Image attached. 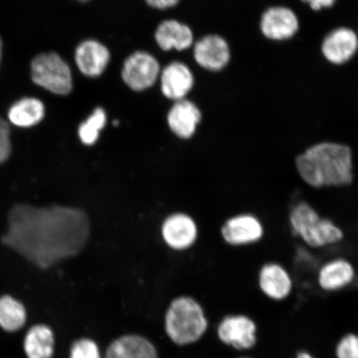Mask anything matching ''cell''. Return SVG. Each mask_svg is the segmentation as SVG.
<instances>
[{
    "mask_svg": "<svg viewBox=\"0 0 358 358\" xmlns=\"http://www.w3.org/2000/svg\"><path fill=\"white\" fill-rule=\"evenodd\" d=\"M90 224L82 210L64 206H13L3 243L21 256L47 268L76 257L88 240Z\"/></svg>",
    "mask_w": 358,
    "mask_h": 358,
    "instance_id": "obj_1",
    "label": "cell"
},
{
    "mask_svg": "<svg viewBox=\"0 0 358 358\" xmlns=\"http://www.w3.org/2000/svg\"><path fill=\"white\" fill-rule=\"evenodd\" d=\"M295 168L316 189L349 186L355 179L352 151L342 143L324 141L307 148L295 159Z\"/></svg>",
    "mask_w": 358,
    "mask_h": 358,
    "instance_id": "obj_2",
    "label": "cell"
},
{
    "mask_svg": "<svg viewBox=\"0 0 358 358\" xmlns=\"http://www.w3.org/2000/svg\"><path fill=\"white\" fill-rule=\"evenodd\" d=\"M289 226L293 234L312 249H322L341 243L343 231L337 224L320 216L307 201H299L289 213Z\"/></svg>",
    "mask_w": 358,
    "mask_h": 358,
    "instance_id": "obj_3",
    "label": "cell"
},
{
    "mask_svg": "<svg viewBox=\"0 0 358 358\" xmlns=\"http://www.w3.org/2000/svg\"><path fill=\"white\" fill-rule=\"evenodd\" d=\"M208 322L195 299L179 297L172 301L165 316V330L178 345L194 343L207 332Z\"/></svg>",
    "mask_w": 358,
    "mask_h": 358,
    "instance_id": "obj_4",
    "label": "cell"
},
{
    "mask_svg": "<svg viewBox=\"0 0 358 358\" xmlns=\"http://www.w3.org/2000/svg\"><path fill=\"white\" fill-rule=\"evenodd\" d=\"M29 73L35 86L57 96H66L73 87L69 64L55 52L38 53L29 62Z\"/></svg>",
    "mask_w": 358,
    "mask_h": 358,
    "instance_id": "obj_5",
    "label": "cell"
},
{
    "mask_svg": "<svg viewBox=\"0 0 358 358\" xmlns=\"http://www.w3.org/2000/svg\"><path fill=\"white\" fill-rule=\"evenodd\" d=\"M217 334L224 345L241 353H249L258 345L259 329L252 316L236 313L222 317L217 325Z\"/></svg>",
    "mask_w": 358,
    "mask_h": 358,
    "instance_id": "obj_6",
    "label": "cell"
},
{
    "mask_svg": "<svg viewBox=\"0 0 358 358\" xmlns=\"http://www.w3.org/2000/svg\"><path fill=\"white\" fill-rule=\"evenodd\" d=\"M257 286L264 298L274 303H283L292 296L294 277L287 267L277 262L264 263L259 268Z\"/></svg>",
    "mask_w": 358,
    "mask_h": 358,
    "instance_id": "obj_7",
    "label": "cell"
},
{
    "mask_svg": "<svg viewBox=\"0 0 358 358\" xmlns=\"http://www.w3.org/2000/svg\"><path fill=\"white\" fill-rule=\"evenodd\" d=\"M160 65L149 52H136L124 61L122 77L125 84L136 92L151 87L160 75Z\"/></svg>",
    "mask_w": 358,
    "mask_h": 358,
    "instance_id": "obj_8",
    "label": "cell"
},
{
    "mask_svg": "<svg viewBox=\"0 0 358 358\" xmlns=\"http://www.w3.org/2000/svg\"><path fill=\"white\" fill-rule=\"evenodd\" d=\"M357 279V270L350 259L334 257L320 266L316 274L317 288L324 293L334 294L351 287Z\"/></svg>",
    "mask_w": 358,
    "mask_h": 358,
    "instance_id": "obj_9",
    "label": "cell"
},
{
    "mask_svg": "<svg viewBox=\"0 0 358 358\" xmlns=\"http://www.w3.org/2000/svg\"><path fill=\"white\" fill-rule=\"evenodd\" d=\"M265 234L263 224L253 214L244 213L232 217L222 228L223 239L234 246H248L259 243Z\"/></svg>",
    "mask_w": 358,
    "mask_h": 358,
    "instance_id": "obj_10",
    "label": "cell"
},
{
    "mask_svg": "<svg viewBox=\"0 0 358 358\" xmlns=\"http://www.w3.org/2000/svg\"><path fill=\"white\" fill-rule=\"evenodd\" d=\"M194 56L203 69L221 71L231 59L229 45L221 36L208 35L194 45Z\"/></svg>",
    "mask_w": 358,
    "mask_h": 358,
    "instance_id": "obj_11",
    "label": "cell"
},
{
    "mask_svg": "<svg viewBox=\"0 0 358 358\" xmlns=\"http://www.w3.org/2000/svg\"><path fill=\"white\" fill-rule=\"evenodd\" d=\"M299 28L298 17L289 8L272 7L262 17L261 30L268 39L281 41L291 38Z\"/></svg>",
    "mask_w": 358,
    "mask_h": 358,
    "instance_id": "obj_12",
    "label": "cell"
},
{
    "mask_svg": "<svg viewBox=\"0 0 358 358\" xmlns=\"http://www.w3.org/2000/svg\"><path fill=\"white\" fill-rule=\"evenodd\" d=\"M74 57L80 73L88 78H96L104 73L108 66L110 53L105 45L90 39L78 45Z\"/></svg>",
    "mask_w": 358,
    "mask_h": 358,
    "instance_id": "obj_13",
    "label": "cell"
},
{
    "mask_svg": "<svg viewBox=\"0 0 358 358\" xmlns=\"http://www.w3.org/2000/svg\"><path fill=\"white\" fill-rule=\"evenodd\" d=\"M358 37L355 31L339 28L331 32L322 44V52L327 60L335 65L345 64L356 55Z\"/></svg>",
    "mask_w": 358,
    "mask_h": 358,
    "instance_id": "obj_14",
    "label": "cell"
},
{
    "mask_svg": "<svg viewBox=\"0 0 358 358\" xmlns=\"http://www.w3.org/2000/svg\"><path fill=\"white\" fill-rule=\"evenodd\" d=\"M161 90L170 100L185 99L194 84L189 67L182 62H173L160 73Z\"/></svg>",
    "mask_w": 358,
    "mask_h": 358,
    "instance_id": "obj_15",
    "label": "cell"
},
{
    "mask_svg": "<svg viewBox=\"0 0 358 358\" xmlns=\"http://www.w3.org/2000/svg\"><path fill=\"white\" fill-rule=\"evenodd\" d=\"M104 358H159L154 344L137 334L124 335L107 348Z\"/></svg>",
    "mask_w": 358,
    "mask_h": 358,
    "instance_id": "obj_16",
    "label": "cell"
},
{
    "mask_svg": "<svg viewBox=\"0 0 358 358\" xmlns=\"http://www.w3.org/2000/svg\"><path fill=\"white\" fill-rule=\"evenodd\" d=\"M163 236L166 243L176 250L189 248L196 238V224L185 214H176L164 223Z\"/></svg>",
    "mask_w": 358,
    "mask_h": 358,
    "instance_id": "obj_17",
    "label": "cell"
},
{
    "mask_svg": "<svg viewBox=\"0 0 358 358\" xmlns=\"http://www.w3.org/2000/svg\"><path fill=\"white\" fill-rule=\"evenodd\" d=\"M155 37L156 43L164 51L173 49L177 51L186 50L194 43V34L189 27L173 20L161 22Z\"/></svg>",
    "mask_w": 358,
    "mask_h": 358,
    "instance_id": "obj_18",
    "label": "cell"
},
{
    "mask_svg": "<svg viewBox=\"0 0 358 358\" xmlns=\"http://www.w3.org/2000/svg\"><path fill=\"white\" fill-rule=\"evenodd\" d=\"M201 112L194 103L185 99L177 101L169 112L168 123L177 136L190 138L201 122Z\"/></svg>",
    "mask_w": 358,
    "mask_h": 358,
    "instance_id": "obj_19",
    "label": "cell"
},
{
    "mask_svg": "<svg viewBox=\"0 0 358 358\" xmlns=\"http://www.w3.org/2000/svg\"><path fill=\"white\" fill-rule=\"evenodd\" d=\"M44 115L43 102L34 96L21 97L8 110V122L20 128L34 127L42 122Z\"/></svg>",
    "mask_w": 358,
    "mask_h": 358,
    "instance_id": "obj_20",
    "label": "cell"
},
{
    "mask_svg": "<svg viewBox=\"0 0 358 358\" xmlns=\"http://www.w3.org/2000/svg\"><path fill=\"white\" fill-rule=\"evenodd\" d=\"M24 350L29 358H52L55 352V335L47 325H36L24 340Z\"/></svg>",
    "mask_w": 358,
    "mask_h": 358,
    "instance_id": "obj_21",
    "label": "cell"
},
{
    "mask_svg": "<svg viewBox=\"0 0 358 358\" xmlns=\"http://www.w3.org/2000/svg\"><path fill=\"white\" fill-rule=\"evenodd\" d=\"M27 319L22 304L10 296L0 298V327L8 332H15L24 327Z\"/></svg>",
    "mask_w": 358,
    "mask_h": 358,
    "instance_id": "obj_22",
    "label": "cell"
},
{
    "mask_svg": "<svg viewBox=\"0 0 358 358\" xmlns=\"http://www.w3.org/2000/svg\"><path fill=\"white\" fill-rule=\"evenodd\" d=\"M106 123V115L104 110L98 107L89 116L86 122L80 125L79 137L85 145L95 144L99 137V133Z\"/></svg>",
    "mask_w": 358,
    "mask_h": 358,
    "instance_id": "obj_23",
    "label": "cell"
},
{
    "mask_svg": "<svg viewBox=\"0 0 358 358\" xmlns=\"http://www.w3.org/2000/svg\"><path fill=\"white\" fill-rule=\"evenodd\" d=\"M334 358H358V334L348 332L340 336L334 348Z\"/></svg>",
    "mask_w": 358,
    "mask_h": 358,
    "instance_id": "obj_24",
    "label": "cell"
},
{
    "mask_svg": "<svg viewBox=\"0 0 358 358\" xmlns=\"http://www.w3.org/2000/svg\"><path fill=\"white\" fill-rule=\"evenodd\" d=\"M70 358H101L99 348L92 339H79L71 346Z\"/></svg>",
    "mask_w": 358,
    "mask_h": 358,
    "instance_id": "obj_25",
    "label": "cell"
},
{
    "mask_svg": "<svg viewBox=\"0 0 358 358\" xmlns=\"http://www.w3.org/2000/svg\"><path fill=\"white\" fill-rule=\"evenodd\" d=\"M10 127L0 116V165L6 163L11 155Z\"/></svg>",
    "mask_w": 358,
    "mask_h": 358,
    "instance_id": "obj_26",
    "label": "cell"
},
{
    "mask_svg": "<svg viewBox=\"0 0 358 358\" xmlns=\"http://www.w3.org/2000/svg\"><path fill=\"white\" fill-rule=\"evenodd\" d=\"M145 1L150 7L157 10H166L177 6L179 0H145Z\"/></svg>",
    "mask_w": 358,
    "mask_h": 358,
    "instance_id": "obj_27",
    "label": "cell"
},
{
    "mask_svg": "<svg viewBox=\"0 0 358 358\" xmlns=\"http://www.w3.org/2000/svg\"><path fill=\"white\" fill-rule=\"evenodd\" d=\"M302 1L310 4L312 10L319 11L322 8L332 7L336 0H302Z\"/></svg>",
    "mask_w": 358,
    "mask_h": 358,
    "instance_id": "obj_28",
    "label": "cell"
},
{
    "mask_svg": "<svg viewBox=\"0 0 358 358\" xmlns=\"http://www.w3.org/2000/svg\"><path fill=\"white\" fill-rule=\"evenodd\" d=\"M293 358H319L315 353L307 350V349H301L295 353Z\"/></svg>",
    "mask_w": 358,
    "mask_h": 358,
    "instance_id": "obj_29",
    "label": "cell"
},
{
    "mask_svg": "<svg viewBox=\"0 0 358 358\" xmlns=\"http://www.w3.org/2000/svg\"><path fill=\"white\" fill-rule=\"evenodd\" d=\"M4 57V43L1 34H0V69H1Z\"/></svg>",
    "mask_w": 358,
    "mask_h": 358,
    "instance_id": "obj_30",
    "label": "cell"
},
{
    "mask_svg": "<svg viewBox=\"0 0 358 358\" xmlns=\"http://www.w3.org/2000/svg\"><path fill=\"white\" fill-rule=\"evenodd\" d=\"M236 358H255V357H253L252 356H250L249 355V353H243V355H241V356L237 357Z\"/></svg>",
    "mask_w": 358,
    "mask_h": 358,
    "instance_id": "obj_31",
    "label": "cell"
},
{
    "mask_svg": "<svg viewBox=\"0 0 358 358\" xmlns=\"http://www.w3.org/2000/svg\"><path fill=\"white\" fill-rule=\"evenodd\" d=\"M78 1L86 2L88 1V0H78Z\"/></svg>",
    "mask_w": 358,
    "mask_h": 358,
    "instance_id": "obj_32",
    "label": "cell"
}]
</instances>
